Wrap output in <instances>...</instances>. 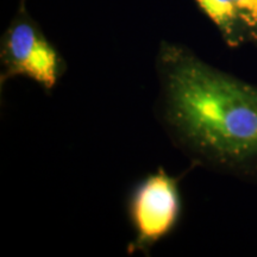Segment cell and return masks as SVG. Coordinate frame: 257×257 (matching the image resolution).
I'll return each mask as SVG.
<instances>
[{
  "label": "cell",
  "mask_w": 257,
  "mask_h": 257,
  "mask_svg": "<svg viewBox=\"0 0 257 257\" xmlns=\"http://www.w3.org/2000/svg\"><path fill=\"white\" fill-rule=\"evenodd\" d=\"M156 110L173 144L194 165L257 182V85L162 41Z\"/></svg>",
  "instance_id": "1"
},
{
  "label": "cell",
  "mask_w": 257,
  "mask_h": 257,
  "mask_svg": "<svg viewBox=\"0 0 257 257\" xmlns=\"http://www.w3.org/2000/svg\"><path fill=\"white\" fill-rule=\"evenodd\" d=\"M0 86L24 76L44 92L54 91L67 70L59 49L29 12L27 0H19L14 17L0 41Z\"/></svg>",
  "instance_id": "2"
},
{
  "label": "cell",
  "mask_w": 257,
  "mask_h": 257,
  "mask_svg": "<svg viewBox=\"0 0 257 257\" xmlns=\"http://www.w3.org/2000/svg\"><path fill=\"white\" fill-rule=\"evenodd\" d=\"M182 211L179 179L163 168L147 175L133 188L127 201V214L134 239L127 252L148 255L160 240L178 226Z\"/></svg>",
  "instance_id": "3"
},
{
  "label": "cell",
  "mask_w": 257,
  "mask_h": 257,
  "mask_svg": "<svg viewBox=\"0 0 257 257\" xmlns=\"http://www.w3.org/2000/svg\"><path fill=\"white\" fill-rule=\"evenodd\" d=\"M194 3L202 15L216 27L227 47L236 49L248 44L242 24L230 0H194Z\"/></svg>",
  "instance_id": "4"
},
{
  "label": "cell",
  "mask_w": 257,
  "mask_h": 257,
  "mask_svg": "<svg viewBox=\"0 0 257 257\" xmlns=\"http://www.w3.org/2000/svg\"><path fill=\"white\" fill-rule=\"evenodd\" d=\"M242 24L248 44L257 47V0H230Z\"/></svg>",
  "instance_id": "5"
}]
</instances>
